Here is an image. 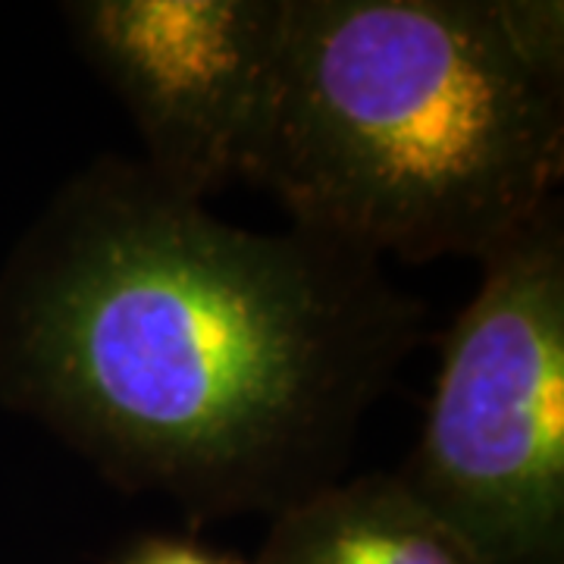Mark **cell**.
Segmentation results:
<instances>
[{
	"label": "cell",
	"mask_w": 564,
	"mask_h": 564,
	"mask_svg": "<svg viewBox=\"0 0 564 564\" xmlns=\"http://www.w3.org/2000/svg\"><path fill=\"white\" fill-rule=\"evenodd\" d=\"M423 333L377 258L226 223L104 154L0 270V404L195 524L273 518L343 477Z\"/></svg>",
	"instance_id": "1"
},
{
	"label": "cell",
	"mask_w": 564,
	"mask_h": 564,
	"mask_svg": "<svg viewBox=\"0 0 564 564\" xmlns=\"http://www.w3.org/2000/svg\"><path fill=\"white\" fill-rule=\"evenodd\" d=\"M562 0H285L245 180L370 258L480 263L558 202Z\"/></svg>",
	"instance_id": "2"
},
{
	"label": "cell",
	"mask_w": 564,
	"mask_h": 564,
	"mask_svg": "<svg viewBox=\"0 0 564 564\" xmlns=\"http://www.w3.org/2000/svg\"><path fill=\"white\" fill-rule=\"evenodd\" d=\"M484 564L564 558V220L552 202L480 261L395 470Z\"/></svg>",
	"instance_id": "3"
},
{
	"label": "cell",
	"mask_w": 564,
	"mask_h": 564,
	"mask_svg": "<svg viewBox=\"0 0 564 564\" xmlns=\"http://www.w3.org/2000/svg\"><path fill=\"white\" fill-rule=\"evenodd\" d=\"M63 20L126 107L158 180L207 202L248 176L280 69L285 0H69Z\"/></svg>",
	"instance_id": "4"
},
{
	"label": "cell",
	"mask_w": 564,
	"mask_h": 564,
	"mask_svg": "<svg viewBox=\"0 0 564 564\" xmlns=\"http://www.w3.org/2000/svg\"><path fill=\"white\" fill-rule=\"evenodd\" d=\"M254 564H484L399 474L333 480L273 514Z\"/></svg>",
	"instance_id": "5"
},
{
	"label": "cell",
	"mask_w": 564,
	"mask_h": 564,
	"mask_svg": "<svg viewBox=\"0 0 564 564\" xmlns=\"http://www.w3.org/2000/svg\"><path fill=\"white\" fill-rule=\"evenodd\" d=\"M117 564H245L232 555H217L210 549L176 536H151L132 545Z\"/></svg>",
	"instance_id": "6"
}]
</instances>
